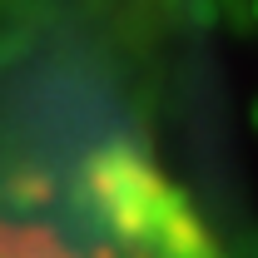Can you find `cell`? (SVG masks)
Listing matches in <instances>:
<instances>
[{
    "mask_svg": "<svg viewBox=\"0 0 258 258\" xmlns=\"http://www.w3.org/2000/svg\"><path fill=\"white\" fill-rule=\"evenodd\" d=\"M99 233H80L40 214L0 209V258H219L184 194L134 159L99 174Z\"/></svg>",
    "mask_w": 258,
    "mask_h": 258,
    "instance_id": "cell-1",
    "label": "cell"
}]
</instances>
